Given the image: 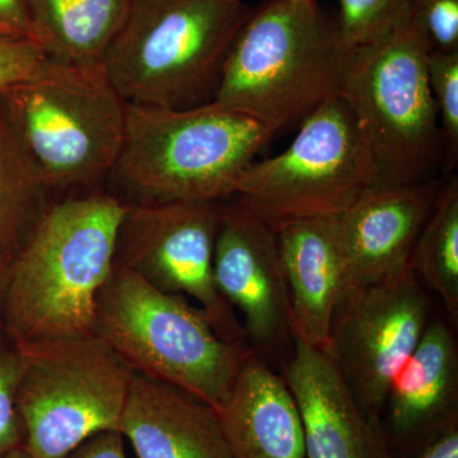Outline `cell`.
Segmentation results:
<instances>
[{"mask_svg":"<svg viewBox=\"0 0 458 458\" xmlns=\"http://www.w3.org/2000/svg\"><path fill=\"white\" fill-rule=\"evenodd\" d=\"M223 203L128 205L117 236L114 265L134 271L165 293L189 295L223 339L249 345L236 313L214 282V250Z\"/></svg>","mask_w":458,"mask_h":458,"instance_id":"10","label":"cell"},{"mask_svg":"<svg viewBox=\"0 0 458 458\" xmlns=\"http://www.w3.org/2000/svg\"><path fill=\"white\" fill-rule=\"evenodd\" d=\"M0 40L33 41L26 0H0Z\"/></svg>","mask_w":458,"mask_h":458,"instance_id":"27","label":"cell"},{"mask_svg":"<svg viewBox=\"0 0 458 458\" xmlns=\"http://www.w3.org/2000/svg\"><path fill=\"white\" fill-rule=\"evenodd\" d=\"M218 414L236 458H307L297 403L262 355L247 358Z\"/></svg>","mask_w":458,"mask_h":458,"instance_id":"18","label":"cell"},{"mask_svg":"<svg viewBox=\"0 0 458 458\" xmlns=\"http://www.w3.org/2000/svg\"><path fill=\"white\" fill-rule=\"evenodd\" d=\"M429 51L410 16L390 35L349 55L339 98L367 148L375 186L429 182L442 165L438 113L428 81Z\"/></svg>","mask_w":458,"mask_h":458,"instance_id":"7","label":"cell"},{"mask_svg":"<svg viewBox=\"0 0 458 458\" xmlns=\"http://www.w3.org/2000/svg\"><path fill=\"white\" fill-rule=\"evenodd\" d=\"M411 267L458 318V180L442 183L415 243Z\"/></svg>","mask_w":458,"mask_h":458,"instance_id":"21","label":"cell"},{"mask_svg":"<svg viewBox=\"0 0 458 458\" xmlns=\"http://www.w3.org/2000/svg\"><path fill=\"white\" fill-rule=\"evenodd\" d=\"M274 135L214 101L186 110L126 104L122 148L106 182L126 205L225 201Z\"/></svg>","mask_w":458,"mask_h":458,"instance_id":"2","label":"cell"},{"mask_svg":"<svg viewBox=\"0 0 458 458\" xmlns=\"http://www.w3.org/2000/svg\"><path fill=\"white\" fill-rule=\"evenodd\" d=\"M213 274L219 293L242 315L243 333L256 354L276 351L292 340L288 286L276 231L238 201L223 203Z\"/></svg>","mask_w":458,"mask_h":458,"instance_id":"12","label":"cell"},{"mask_svg":"<svg viewBox=\"0 0 458 458\" xmlns=\"http://www.w3.org/2000/svg\"><path fill=\"white\" fill-rule=\"evenodd\" d=\"M252 11L243 0H132L102 68L126 104L171 110L210 104Z\"/></svg>","mask_w":458,"mask_h":458,"instance_id":"4","label":"cell"},{"mask_svg":"<svg viewBox=\"0 0 458 458\" xmlns=\"http://www.w3.org/2000/svg\"><path fill=\"white\" fill-rule=\"evenodd\" d=\"M120 432L138 458H236L216 409L182 388L137 372Z\"/></svg>","mask_w":458,"mask_h":458,"instance_id":"16","label":"cell"},{"mask_svg":"<svg viewBox=\"0 0 458 458\" xmlns=\"http://www.w3.org/2000/svg\"><path fill=\"white\" fill-rule=\"evenodd\" d=\"M385 410L394 441L418 447L458 420L457 340L445 322L428 324L411 357L394 377Z\"/></svg>","mask_w":458,"mask_h":458,"instance_id":"17","label":"cell"},{"mask_svg":"<svg viewBox=\"0 0 458 458\" xmlns=\"http://www.w3.org/2000/svg\"><path fill=\"white\" fill-rule=\"evenodd\" d=\"M12 256L0 251V312H2L3 295H4L5 279H7V270L9 260Z\"/></svg>","mask_w":458,"mask_h":458,"instance_id":"30","label":"cell"},{"mask_svg":"<svg viewBox=\"0 0 458 458\" xmlns=\"http://www.w3.org/2000/svg\"><path fill=\"white\" fill-rule=\"evenodd\" d=\"M442 183L370 186L337 214L352 289L399 278L412 269L415 243Z\"/></svg>","mask_w":458,"mask_h":458,"instance_id":"14","label":"cell"},{"mask_svg":"<svg viewBox=\"0 0 458 458\" xmlns=\"http://www.w3.org/2000/svg\"><path fill=\"white\" fill-rule=\"evenodd\" d=\"M336 26L349 51L369 47L390 35L410 16L408 0H337Z\"/></svg>","mask_w":458,"mask_h":458,"instance_id":"22","label":"cell"},{"mask_svg":"<svg viewBox=\"0 0 458 458\" xmlns=\"http://www.w3.org/2000/svg\"><path fill=\"white\" fill-rule=\"evenodd\" d=\"M23 370L20 348H0V458L25 445L17 394Z\"/></svg>","mask_w":458,"mask_h":458,"instance_id":"24","label":"cell"},{"mask_svg":"<svg viewBox=\"0 0 458 458\" xmlns=\"http://www.w3.org/2000/svg\"><path fill=\"white\" fill-rule=\"evenodd\" d=\"M31 40H0V93L23 82L47 60Z\"/></svg>","mask_w":458,"mask_h":458,"instance_id":"26","label":"cell"},{"mask_svg":"<svg viewBox=\"0 0 458 458\" xmlns=\"http://www.w3.org/2000/svg\"><path fill=\"white\" fill-rule=\"evenodd\" d=\"M376 176L352 114L339 96L300 123L279 155L252 162L241 174L236 201L271 227L343 213Z\"/></svg>","mask_w":458,"mask_h":458,"instance_id":"9","label":"cell"},{"mask_svg":"<svg viewBox=\"0 0 458 458\" xmlns=\"http://www.w3.org/2000/svg\"><path fill=\"white\" fill-rule=\"evenodd\" d=\"M120 430H106L89 437L63 458H128Z\"/></svg>","mask_w":458,"mask_h":458,"instance_id":"28","label":"cell"},{"mask_svg":"<svg viewBox=\"0 0 458 458\" xmlns=\"http://www.w3.org/2000/svg\"><path fill=\"white\" fill-rule=\"evenodd\" d=\"M2 458H33L32 454H30L29 450L23 445V447L16 448L9 454H5Z\"/></svg>","mask_w":458,"mask_h":458,"instance_id":"31","label":"cell"},{"mask_svg":"<svg viewBox=\"0 0 458 458\" xmlns=\"http://www.w3.org/2000/svg\"><path fill=\"white\" fill-rule=\"evenodd\" d=\"M17 346L18 410L33 458H63L95 434L120 430L135 370L104 339L92 334Z\"/></svg>","mask_w":458,"mask_h":458,"instance_id":"8","label":"cell"},{"mask_svg":"<svg viewBox=\"0 0 458 458\" xmlns=\"http://www.w3.org/2000/svg\"><path fill=\"white\" fill-rule=\"evenodd\" d=\"M410 458H458V420L421 443Z\"/></svg>","mask_w":458,"mask_h":458,"instance_id":"29","label":"cell"},{"mask_svg":"<svg viewBox=\"0 0 458 458\" xmlns=\"http://www.w3.org/2000/svg\"><path fill=\"white\" fill-rule=\"evenodd\" d=\"M0 111L51 191L106 181L122 148L126 102L102 65L47 59L0 93Z\"/></svg>","mask_w":458,"mask_h":458,"instance_id":"6","label":"cell"},{"mask_svg":"<svg viewBox=\"0 0 458 458\" xmlns=\"http://www.w3.org/2000/svg\"><path fill=\"white\" fill-rule=\"evenodd\" d=\"M412 22L430 51L458 50V0H408Z\"/></svg>","mask_w":458,"mask_h":458,"instance_id":"25","label":"cell"},{"mask_svg":"<svg viewBox=\"0 0 458 458\" xmlns=\"http://www.w3.org/2000/svg\"><path fill=\"white\" fill-rule=\"evenodd\" d=\"M427 69L438 113L442 165L452 170L458 157V50L429 51Z\"/></svg>","mask_w":458,"mask_h":458,"instance_id":"23","label":"cell"},{"mask_svg":"<svg viewBox=\"0 0 458 458\" xmlns=\"http://www.w3.org/2000/svg\"><path fill=\"white\" fill-rule=\"evenodd\" d=\"M283 378L300 411L307 458H391L381 418L361 408L327 352L293 339Z\"/></svg>","mask_w":458,"mask_h":458,"instance_id":"13","label":"cell"},{"mask_svg":"<svg viewBox=\"0 0 458 458\" xmlns=\"http://www.w3.org/2000/svg\"><path fill=\"white\" fill-rule=\"evenodd\" d=\"M288 286L292 340L327 352L334 316L352 291V270L337 216L273 228Z\"/></svg>","mask_w":458,"mask_h":458,"instance_id":"15","label":"cell"},{"mask_svg":"<svg viewBox=\"0 0 458 458\" xmlns=\"http://www.w3.org/2000/svg\"><path fill=\"white\" fill-rule=\"evenodd\" d=\"M429 322V302L414 269L352 288L340 303L327 352L369 414L381 418L394 377Z\"/></svg>","mask_w":458,"mask_h":458,"instance_id":"11","label":"cell"},{"mask_svg":"<svg viewBox=\"0 0 458 458\" xmlns=\"http://www.w3.org/2000/svg\"><path fill=\"white\" fill-rule=\"evenodd\" d=\"M93 333L135 372L182 388L218 412L255 352L223 339L203 310L116 265L98 295Z\"/></svg>","mask_w":458,"mask_h":458,"instance_id":"5","label":"cell"},{"mask_svg":"<svg viewBox=\"0 0 458 458\" xmlns=\"http://www.w3.org/2000/svg\"><path fill=\"white\" fill-rule=\"evenodd\" d=\"M33 41L47 59L101 65L132 0H26Z\"/></svg>","mask_w":458,"mask_h":458,"instance_id":"19","label":"cell"},{"mask_svg":"<svg viewBox=\"0 0 458 458\" xmlns=\"http://www.w3.org/2000/svg\"><path fill=\"white\" fill-rule=\"evenodd\" d=\"M50 192L0 111V251L14 255L49 207Z\"/></svg>","mask_w":458,"mask_h":458,"instance_id":"20","label":"cell"},{"mask_svg":"<svg viewBox=\"0 0 458 458\" xmlns=\"http://www.w3.org/2000/svg\"><path fill=\"white\" fill-rule=\"evenodd\" d=\"M126 208L102 190L50 203L9 260L0 313L12 342L95 334Z\"/></svg>","mask_w":458,"mask_h":458,"instance_id":"1","label":"cell"},{"mask_svg":"<svg viewBox=\"0 0 458 458\" xmlns=\"http://www.w3.org/2000/svg\"><path fill=\"white\" fill-rule=\"evenodd\" d=\"M349 55L316 0H267L237 33L214 102L276 134L339 96Z\"/></svg>","mask_w":458,"mask_h":458,"instance_id":"3","label":"cell"}]
</instances>
